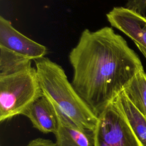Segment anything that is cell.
Instances as JSON below:
<instances>
[{
    "instance_id": "cell-10",
    "label": "cell",
    "mask_w": 146,
    "mask_h": 146,
    "mask_svg": "<svg viewBox=\"0 0 146 146\" xmlns=\"http://www.w3.org/2000/svg\"><path fill=\"white\" fill-rule=\"evenodd\" d=\"M123 91L135 107L146 117V73L144 70L136 74Z\"/></svg>"
},
{
    "instance_id": "cell-5",
    "label": "cell",
    "mask_w": 146,
    "mask_h": 146,
    "mask_svg": "<svg viewBox=\"0 0 146 146\" xmlns=\"http://www.w3.org/2000/svg\"><path fill=\"white\" fill-rule=\"evenodd\" d=\"M111 26L129 37L146 58V17L126 7H114L107 14Z\"/></svg>"
},
{
    "instance_id": "cell-12",
    "label": "cell",
    "mask_w": 146,
    "mask_h": 146,
    "mask_svg": "<svg viewBox=\"0 0 146 146\" xmlns=\"http://www.w3.org/2000/svg\"><path fill=\"white\" fill-rule=\"evenodd\" d=\"M125 7L145 16L146 0H128Z\"/></svg>"
},
{
    "instance_id": "cell-6",
    "label": "cell",
    "mask_w": 146,
    "mask_h": 146,
    "mask_svg": "<svg viewBox=\"0 0 146 146\" xmlns=\"http://www.w3.org/2000/svg\"><path fill=\"white\" fill-rule=\"evenodd\" d=\"M0 46L34 60L44 58L47 53L46 46L20 33L2 16H0Z\"/></svg>"
},
{
    "instance_id": "cell-9",
    "label": "cell",
    "mask_w": 146,
    "mask_h": 146,
    "mask_svg": "<svg viewBox=\"0 0 146 146\" xmlns=\"http://www.w3.org/2000/svg\"><path fill=\"white\" fill-rule=\"evenodd\" d=\"M141 146H146V117L132 103L124 92L114 99Z\"/></svg>"
},
{
    "instance_id": "cell-3",
    "label": "cell",
    "mask_w": 146,
    "mask_h": 146,
    "mask_svg": "<svg viewBox=\"0 0 146 146\" xmlns=\"http://www.w3.org/2000/svg\"><path fill=\"white\" fill-rule=\"evenodd\" d=\"M36 68L0 76V121L25 113L42 96Z\"/></svg>"
},
{
    "instance_id": "cell-7",
    "label": "cell",
    "mask_w": 146,
    "mask_h": 146,
    "mask_svg": "<svg viewBox=\"0 0 146 146\" xmlns=\"http://www.w3.org/2000/svg\"><path fill=\"white\" fill-rule=\"evenodd\" d=\"M53 106L58 122L57 129L54 134L56 137V145L94 146L92 132L80 127L57 107L54 104Z\"/></svg>"
},
{
    "instance_id": "cell-11",
    "label": "cell",
    "mask_w": 146,
    "mask_h": 146,
    "mask_svg": "<svg viewBox=\"0 0 146 146\" xmlns=\"http://www.w3.org/2000/svg\"><path fill=\"white\" fill-rule=\"evenodd\" d=\"M28 58L0 46V76L15 74L32 67Z\"/></svg>"
},
{
    "instance_id": "cell-2",
    "label": "cell",
    "mask_w": 146,
    "mask_h": 146,
    "mask_svg": "<svg viewBox=\"0 0 146 146\" xmlns=\"http://www.w3.org/2000/svg\"><path fill=\"white\" fill-rule=\"evenodd\" d=\"M35 64L43 95L78 126L93 132L98 116L68 81L64 69L46 57L35 60Z\"/></svg>"
},
{
    "instance_id": "cell-13",
    "label": "cell",
    "mask_w": 146,
    "mask_h": 146,
    "mask_svg": "<svg viewBox=\"0 0 146 146\" xmlns=\"http://www.w3.org/2000/svg\"><path fill=\"white\" fill-rule=\"evenodd\" d=\"M27 146H56L52 141L42 138H36L31 140Z\"/></svg>"
},
{
    "instance_id": "cell-4",
    "label": "cell",
    "mask_w": 146,
    "mask_h": 146,
    "mask_svg": "<svg viewBox=\"0 0 146 146\" xmlns=\"http://www.w3.org/2000/svg\"><path fill=\"white\" fill-rule=\"evenodd\" d=\"M94 146H141L114 100L98 115Z\"/></svg>"
},
{
    "instance_id": "cell-1",
    "label": "cell",
    "mask_w": 146,
    "mask_h": 146,
    "mask_svg": "<svg viewBox=\"0 0 146 146\" xmlns=\"http://www.w3.org/2000/svg\"><path fill=\"white\" fill-rule=\"evenodd\" d=\"M68 58L73 69L71 83L97 116L144 70L126 40L108 26L84 29Z\"/></svg>"
},
{
    "instance_id": "cell-8",
    "label": "cell",
    "mask_w": 146,
    "mask_h": 146,
    "mask_svg": "<svg viewBox=\"0 0 146 146\" xmlns=\"http://www.w3.org/2000/svg\"><path fill=\"white\" fill-rule=\"evenodd\" d=\"M34 128L44 133H55L57 117L52 103L44 95L36 100L24 114Z\"/></svg>"
}]
</instances>
